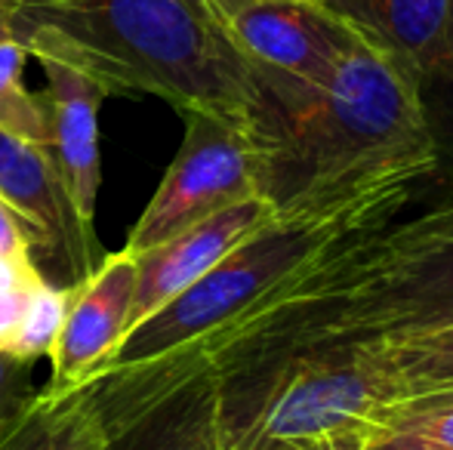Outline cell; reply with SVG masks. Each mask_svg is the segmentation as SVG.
Wrapping results in <instances>:
<instances>
[{"instance_id": "obj_10", "label": "cell", "mask_w": 453, "mask_h": 450, "mask_svg": "<svg viewBox=\"0 0 453 450\" xmlns=\"http://www.w3.org/2000/svg\"><path fill=\"white\" fill-rule=\"evenodd\" d=\"M136 253L124 250L105 256L90 278L68 290L65 321L50 352L53 377L47 389H72L96 377L114 358L130 327L136 296Z\"/></svg>"}, {"instance_id": "obj_3", "label": "cell", "mask_w": 453, "mask_h": 450, "mask_svg": "<svg viewBox=\"0 0 453 450\" xmlns=\"http://www.w3.org/2000/svg\"><path fill=\"white\" fill-rule=\"evenodd\" d=\"M25 53L65 56L105 96L151 93L173 109L244 124L253 68L201 0H10Z\"/></svg>"}, {"instance_id": "obj_8", "label": "cell", "mask_w": 453, "mask_h": 450, "mask_svg": "<svg viewBox=\"0 0 453 450\" xmlns=\"http://www.w3.org/2000/svg\"><path fill=\"white\" fill-rule=\"evenodd\" d=\"M0 201L28 232L31 259L47 281L78 287L99 265L93 225L78 217L50 149L0 133Z\"/></svg>"}, {"instance_id": "obj_11", "label": "cell", "mask_w": 453, "mask_h": 450, "mask_svg": "<svg viewBox=\"0 0 453 450\" xmlns=\"http://www.w3.org/2000/svg\"><path fill=\"white\" fill-rule=\"evenodd\" d=\"M272 219V207L263 198H250L185 228L151 250L139 253L136 296H133L127 333L142 324L149 315H155L157 309L167 306L170 300H176L185 287H191L197 278L207 275L219 259H226L234 247L244 244L250 234H257Z\"/></svg>"}, {"instance_id": "obj_16", "label": "cell", "mask_w": 453, "mask_h": 450, "mask_svg": "<svg viewBox=\"0 0 453 450\" xmlns=\"http://www.w3.org/2000/svg\"><path fill=\"white\" fill-rule=\"evenodd\" d=\"M367 348L386 373L395 398L453 385V324L392 342H373Z\"/></svg>"}, {"instance_id": "obj_15", "label": "cell", "mask_w": 453, "mask_h": 450, "mask_svg": "<svg viewBox=\"0 0 453 450\" xmlns=\"http://www.w3.org/2000/svg\"><path fill=\"white\" fill-rule=\"evenodd\" d=\"M0 450H102V432L78 385L41 389Z\"/></svg>"}, {"instance_id": "obj_20", "label": "cell", "mask_w": 453, "mask_h": 450, "mask_svg": "<svg viewBox=\"0 0 453 450\" xmlns=\"http://www.w3.org/2000/svg\"><path fill=\"white\" fill-rule=\"evenodd\" d=\"M47 284L31 256H0V352H10L28 302Z\"/></svg>"}, {"instance_id": "obj_22", "label": "cell", "mask_w": 453, "mask_h": 450, "mask_svg": "<svg viewBox=\"0 0 453 450\" xmlns=\"http://www.w3.org/2000/svg\"><path fill=\"white\" fill-rule=\"evenodd\" d=\"M0 256H31L28 232L4 201H0Z\"/></svg>"}, {"instance_id": "obj_13", "label": "cell", "mask_w": 453, "mask_h": 450, "mask_svg": "<svg viewBox=\"0 0 453 450\" xmlns=\"http://www.w3.org/2000/svg\"><path fill=\"white\" fill-rule=\"evenodd\" d=\"M407 84L426 78L453 43V0H318Z\"/></svg>"}, {"instance_id": "obj_9", "label": "cell", "mask_w": 453, "mask_h": 450, "mask_svg": "<svg viewBox=\"0 0 453 450\" xmlns=\"http://www.w3.org/2000/svg\"><path fill=\"white\" fill-rule=\"evenodd\" d=\"M234 43L253 65L321 84L364 41L318 0H263L228 19Z\"/></svg>"}, {"instance_id": "obj_19", "label": "cell", "mask_w": 453, "mask_h": 450, "mask_svg": "<svg viewBox=\"0 0 453 450\" xmlns=\"http://www.w3.org/2000/svg\"><path fill=\"white\" fill-rule=\"evenodd\" d=\"M65 306H68V287L53 281L43 284L35 294V300L28 302V312H25L22 324H19L16 337H12L10 355L35 361V364L41 358H50L56 337L62 331V321H65Z\"/></svg>"}, {"instance_id": "obj_1", "label": "cell", "mask_w": 453, "mask_h": 450, "mask_svg": "<svg viewBox=\"0 0 453 450\" xmlns=\"http://www.w3.org/2000/svg\"><path fill=\"white\" fill-rule=\"evenodd\" d=\"M250 68L244 126L257 194L274 219L334 213L388 188L438 179L417 90L373 50L349 56L321 84Z\"/></svg>"}, {"instance_id": "obj_21", "label": "cell", "mask_w": 453, "mask_h": 450, "mask_svg": "<svg viewBox=\"0 0 453 450\" xmlns=\"http://www.w3.org/2000/svg\"><path fill=\"white\" fill-rule=\"evenodd\" d=\"M37 392L41 389L35 385V361L0 352V441L35 404Z\"/></svg>"}, {"instance_id": "obj_6", "label": "cell", "mask_w": 453, "mask_h": 450, "mask_svg": "<svg viewBox=\"0 0 453 450\" xmlns=\"http://www.w3.org/2000/svg\"><path fill=\"white\" fill-rule=\"evenodd\" d=\"M78 389L102 450H219V385L201 346L105 367Z\"/></svg>"}, {"instance_id": "obj_25", "label": "cell", "mask_w": 453, "mask_h": 450, "mask_svg": "<svg viewBox=\"0 0 453 450\" xmlns=\"http://www.w3.org/2000/svg\"><path fill=\"white\" fill-rule=\"evenodd\" d=\"M0 43H16V28H12L10 0H0Z\"/></svg>"}, {"instance_id": "obj_17", "label": "cell", "mask_w": 453, "mask_h": 450, "mask_svg": "<svg viewBox=\"0 0 453 450\" xmlns=\"http://www.w3.org/2000/svg\"><path fill=\"white\" fill-rule=\"evenodd\" d=\"M25 47L0 43V133L50 149V111L43 93H31L22 80Z\"/></svg>"}, {"instance_id": "obj_4", "label": "cell", "mask_w": 453, "mask_h": 450, "mask_svg": "<svg viewBox=\"0 0 453 450\" xmlns=\"http://www.w3.org/2000/svg\"><path fill=\"white\" fill-rule=\"evenodd\" d=\"M417 188L419 186L388 188L352 207L318 213V217L272 219L244 244L234 247L226 259H219L207 275L185 287L176 300H170L139 327H133L105 367L151 361L219 337L222 331L247 318L259 302L269 300L287 278L305 269L318 253L364 228L398 217L413 201Z\"/></svg>"}, {"instance_id": "obj_18", "label": "cell", "mask_w": 453, "mask_h": 450, "mask_svg": "<svg viewBox=\"0 0 453 450\" xmlns=\"http://www.w3.org/2000/svg\"><path fill=\"white\" fill-rule=\"evenodd\" d=\"M417 105L435 151L438 179L453 188V43L450 53L417 80Z\"/></svg>"}, {"instance_id": "obj_7", "label": "cell", "mask_w": 453, "mask_h": 450, "mask_svg": "<svg viewBox=\"0 0 453 450\" xmlns=\"http://www.w3.org/2000/svg\"><path fill=\"white\" fill-rule=\"evenodd\" d=\"M185 139L124 250L145 253L185 228L257 194V161L247 126L210 111H185Z\"/></svg>"}, {"instance_id": "obj_24", "label": "cell", "mask_w": 453, "mask_h": 450, "mask_svg": "<svg viewBox=\"0 0 453 450\" xmlns=\"http://www.w3.org/2000/svg\"><path fill=\"white\" fill-rule=\"evenodd\" d=\"M201 4H207L210 10H213L216 16L222 19V22H228L234 12L247 10V6H253V4H263V0H201Z\"/></svg>"}, {"instance_id": "obj_14", "label": "cell", "mask_w": 453, "mask_h": 450, "mask_svg": "<svg viewBox=\"0 0 453 450\" xmlns=\"http://www.w3.org/2000/svg\"><path fill=\"white\" fill-rule=\"evenodd\" d=\"M355 450H453V385L382 401L355 432Z\"/></svg>"}, {"instance_id": "obj_23", "label": "cell", "mask_w": 453, "mask_h": 450, "mask_svg": "<svg viewBox=\"0 0 453 450\" xmlns=\"http://www.w3.org/2000/svg\"><path fill=\"white\" fill-rule=\"evenodd\" d=\"M358 432V429H355ZM355 432L336 435V439H315V441H296V445H280L272 450H355Z\"/></svg>"}, {"instance_id": "obj_2", "label": "cell", "mask_w": 453, "mask_h": 450, "mask_svg": "<svg viewBox=\"0 0 453 450\" xmlns=\"http://www.w3.org/2000/svg\"><path fill=\"white\" fill-rule=\"evenodd\" d=\"M444 324H453V198L327 247L201 348L226 383L315 348L373 346Z\"/></svg>"}, {"instance_id": "obj_12", "label": "cell", "mask_w": 453, "mask_h": 450, "mask_svg": "<svg viewBox=\"0 0 453 450\" xmlns=\"http://www.w3.org/2000/svg\"><path fill=\"white\" fill-rule=\"evenodd\" d=\"M47 78V111H50V155L56 161L65 192L78 217L93 225L96 198H99V103L105 99L84 68L65 56L35 50Z\"/></svg>"}, {"instance_id": "obj_5", "label": "cell", "mask_w": 453, "mask_h": 450, "mask_svg": "<svg viewBox=\"0 0 453 450\" xmlns=\"http://www.w3.org/2000/svg\"><path fill=\"white\" fill-rule=\"evenodd\" d=\"M216 385L219 450H272L349 435L395 398L367 346L315 348Z\"/></svg>"}]
</instances>
